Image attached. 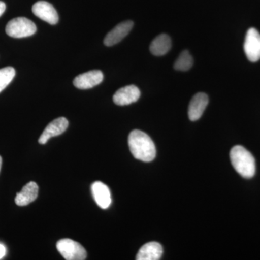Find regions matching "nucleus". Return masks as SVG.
<instances>
[{
	"label": "nucleus",
	"instance_id": "f257e3e1",
	"mask_svg": "<svg viewBox=\"0 0 260 260\" xmlns=\"http://www.w3.org/2000/svg\"><path fill=\"white\" fill-rule=\"evenodd\" d=\"M128 144L133 156L138 160L150 162L155 158V144L146 133L138 129L133 130L128 138Z\"/></svg>",
	"mask_w": 260,
	"mask_h": 260
},
{
	"label": "nucleus",
	"instance_id": "f03ea898",
	"mask_svg": "<svg viewBox=\"0 0 260 260\" xmlns=\"http://www.w3.org/2000/svg\"><path fill=\"white\" fill-rule=\"evenodd\" d=\"M231 162L233 167L242 177L249 179L254 177L256 172L255 159L250 152L241 145H237L231 150Z\"/></svg>",
	"mask_w": 260,
	"mask_h": 260
},
{
	"label": "nucleus",
	"instance_id": "7ed1b4c3",
	"mask_svg": "<svg viewBox=\"0 0 260 260\" xmlns=\"http://www.w3.org/2000/svg\"><path fill=\"white\" fill-rule=\"evenodd\" d=\"M37 26L26 18H16L10 20L6 26V32L10 37L20 39L30 37L37 32Z\"/></svg>",
	"mask_w": 260,
	"mask_h": 260
},
{
	"label": "nucleus",
	"instance_id": "20e7f679",
	"mask_svg": "<svg viewBox=\"0 0 260 260\" xmlns=\"http://www.w3.org/2000/svg\"><path fill=\"white\" fill-rule=\"evenodd\" d=\"M56 249L67 260H84L87 258L86 250L83 246L72 239H61L56 244Z\"/></svg>",
	"mask_w": 260,
	"mask_h": 260
},
{
	"label": "nucleus",
	"instance_id": "39448f33",
	"mask_svg": "<svg viewBox=\"0 0 260 260\" xmlns=\"http://www.w3.org/2000/svg\"><path fill=\"white\" fill-rule=\"evenodd\" d=\"M244 49L249 61L256 62L260 59V34L256 29L249 28L246 32Z\"/></svg>",
	"mask_w": 260,
	"mask_h": 260
},
{
	"label": "nucleus",
	"instance_id": "423d86ee",
	"mask_svg": "<svg viewBox=\"0 0 260 260\" xmlns=\"http://www.w3.org/2000/svg\"><path fill=\"white\" fill-rule=\"evenodd\" d=\"M32 11L38 18L51 25H55L59 21L57 12L53 5L48 2H37L32 5Z\"/></svg>",
	"mask_w": 260,
	"mask_h": 260
},
{
	"label": "nucleus",
	"instance_id": "0eeeda50",
	"mask_svg": "<svg viewBox=\"0 0 260 260\" xmlns=\"http://www.w3.org/2000/svg\"><path fill=\"white\" fill-rule=\"evenodd\" d=\"M104 80V74L101 70H90L77 76L73 84L77 88L85 90L99 85Z\"/></svg>",
	"mask_w": 260,
	"mask_h": 260
},
{
	"label": "nucleus",
	"instance_id": "6e6552de",
	"mask_svg": "<svg viewBox=\"0 0 260 260\" xmlns=\"http://www.w3.org/2000/svg\"><path fill=\"white\" fill-rule=\"evenodd\" d=\"M140 97V90L134 85L123 87L114 94L113 101L118 106H126L138 102Z\"/></svg>",
	"mask_w": 260,
	"mask_h": 260
},
{
	"label": "nucleus",
	"instance_id": "1a4fd4ad",
	"mask_svg": "<svg viewBox=\"0 0 260 260\" xmlns=\"http://www.w3.org/2000/svg\"><path fill=\"white\" fill-rule=\"evenodd\" d=\"M133 25H134V23L131 20H126V21L118 24L115 28L108 32L104 39V44L107 47H112L120 42L128 35L130 30L133 28Z\"/></svg>",
	"mask_w": 260,
	"mask_h": 260
},
{
	"label": "nucleus",
	"instance_id": "9d476101",
	"mask_svg": "<svg viewBox=\"0 0 260 260\" xmlns=\"http://www.w3.org/2000/svg\"><path fill=\"white\" fill-rule=\"evenodd\" d=\"M69 122L64 117H59L49 123V125L44 130L39 139V143L44 145L53 137L59 136L68 129Z\"/></svg>",
	"mask_w": 260,
	"mask_h": 260
},
{
	"label": "nucleus",
	"instance_id": "9b49d317",
	"mask_svg": "<svg viewBox=\"0 0 260 260\" xmlns=\"http://www.w3.org/2000/svg\"><path fill=\"white\" fill-rule=\"evenodd\" d=\"M91 190L96 204L102 209H107L112 203L109 188L102 181H95L92 184Z\"/></svg>",
	"mask_w": 260,
	"mask_h": 260
},
{
	"label": "nucleus",
	"instance_id": "f8f14e48",
	"mask_svg": "<svg viewBox=\"0 0 260 260\" xmlns=\"http://www.w3.org/2000/svg\"><path fill=\"white\" fill-rule=\"evenodd\" d=\"M208 96L204 93H198L189 103L188 115L191 121H197L201 117L208 106Z\"/></svg>",
	"mask_w": 260,
	"mask_h": 260
},
{
	"label": "nucleus",
	"instance_id": "ddd939ff",
	"mask_svg": "<svg viewBox=\"0 0 260 260\" xmlns=\"http://www.w3.org/2000/svg\"><path fill=\"white\" fill-rule=\"evenodd\" d=\"M39 194V186L34 181H30L23 186L22 190L17 194L15 202L18 206H25L35 201Z\"/></svg>",
	"mask_w": 260,
	"mask_h": 260
},
{
	"label": "nucleus",
	"instance_id": "4468645a",
	"mask_svg": "<svg viewBox=\"0 0 260 260\" xmlns=\"http://www.w3.org/2000/svg\"><path fill=\"white\" fill-rule=\"evenodd\" d=\"M162 254V247L158 242L147 243L140 248L136 259L138 260H158Z\"/></svg>",
	"mask_w": 260,
	"mask_h": 260
},
{
	"label": "nucleus",
	"instance_id": "2eb2a0df",
	"mask_svg": "<svg viewBox=\"0 0 260 260\" xmlns=\"http://www.w3.org/2000/svg\"><path fill=\"white\" fill-rule=\"evenodd\" d=\"M172 48V40L167 34H160L154 39L150 46V51L155 56L167 54Z\"/></svg>",
	"mask_w": 260,
	"mask_h": 260
},
{
	"label": "nucleus",
	"instance_id": "dca6fc26",
	"mask_svg": "<svg viewBox=\"0 0 260 260\" xmlns=\"http://www.w3.org/2000/svg\"><path fill=\"white\" fill-rule=\"evenodd\" d=\"M193 65V58L188 51H183L174 63V69L179 71H187Z\"/></svg>",
	"mask_w": 260,
	"mask_h": 260
},
{
	"label": "nucleus",
	"instance_id": "f3484780",
	"mask_svg": "<svg viewBox=\"0 0 260 260\" xmlns=\"http://www.w3.org/2000/svg\"><path fill=\"white\" fill-rule=\"evenodd\" d=\"M15 75V70L12 67L0 69V93L11 83Z\"/></svg>",
	"mask_w": 260,
	"mask_h": 260
},
{
	"label": "nucleus",
	"instance_id": "a211bd4d",
	"mask_svg": "<svg viewBox=\"0 0 260 260\" xmlns=\"http://www.w3.org/2000/svg\"><path fill=\"white\" fill-rule=\"evenodd\" d=\"M6 247L3 244H0V259L6 255Z\"/></svg>",
	"mask_w": 260,
	"mask_h": 260
},
{
	"label": "nucleus",
	"instance_id": "6ab92c4d",
	"mask_svg": "<svg viewBox=\"0 0 260 260\" xmlns=\"http://www.w3.org/2000/svg\"><path fill=\"white\" fill-rule=\"evenodd\" d=\"M5 10H6V5L3 2L0 1V17L5 13Z\"/></svg>",
	"mask_w": 260,
	"mask_h": 260
},
{
	"label": "nucleus",
	"instance_id": "aec40b11",
	"mask_svg": "<svg viewBox=\"0 0 260 260\" xmlns=\"http://www.w3.org/2000/svg\"><path fill=\"white\" fill-rule=\"evenodd\" d=\"M2 164H3V159H2V157L0 156V171H1Z\"/></svg>",
	"mask_w": 260,
	"mask_h": 260
}]
</instances>
